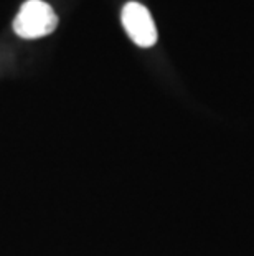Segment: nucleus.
<instances>
[{"label": "nucleus", "instance_id": "obj_2", "mask_svg": "<svg viewBox=\"0 0 254 256\" xmlns=\"http://www.w3.org/2000/svg\"><path fill=\"white\" fill-rule=\"evenodd\" d=\"M124 30L129 38L140 48H150L157 43V28L152 15L139 2H127L121 12Z\"/></svg>", "mask_w": 254, "mask_h": 256}, {"label": "nucleus", "instance_id": "obj_1", "mask_svg": "<svg viewBox=\"0 0 254 256\" xmlns=\"http://www.w3.org/2000/svg\"><path fill=\"white\" fill-rule=\"evenodd\" d=\"M58 17L50 5L41 0H28L21 5L18 15L13 20V30L25 40L46 36L55 32Z\"/></svg>", "mask_w": 254, "mask_h": 256}]
</instances>
